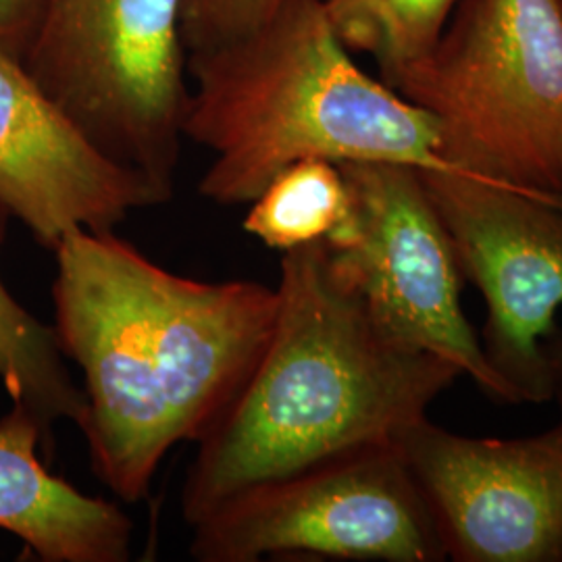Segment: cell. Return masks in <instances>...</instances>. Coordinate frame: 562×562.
Wrapping results in <instances>:
<instances>
[{"label": "cell", "instance_id": "obj_12", "mask_svg": "<svg viewBox=\"0 0 562 562\" xmlns=\"http://www.w3.org/2000/svg\"><path fill=\"white\" fill-rule=\"evenodd\" d=\"M13 213L0 199V246ZM0 382L15 406L41 423L44 434L57 422L80 427L86 394L76 385L53 325L38 322L0 280Z\"/></svg>", "mask_w": 562, "mask_h": 562}, {"label": "cell", "instance_id": "obj_1", "mask_svg": "<svg viewBox=\"0 0 562 562\" xmlns=\"http://www.w3.org/2000/svg\"><path fill=\"white\" fill-rule=\"evenodd\" d=\"M53 252V327L81 369L92 469L140 503L167 452L201 440L261 357L278 292L181 278L115 232L76 227Z\"/></svg>", "mask_w": 562, "mask_h": 562}, {"label": "cell", "instance_id": "obj_5", "mask_svg": "<svg viewBox=\"0 0 562 562\" xmlns=\"http://www.w3.org/2000/svg\"><path fill=\"white\" fill-rule=\"evenodd\" d=\"M183 0H36L21 65L104 159L171 201L188 106Z\"/></svg>", "mask_w": 562, "mask_h": 562}, {"label": "cell", "instance_id": "obj_8", "mask_svg": "<svg viewBox=\"0 0 562 562\" xmlns=\"http://www.w3.org/2000/svg\"><path fill=\"white\" fill-rule=\"evenodd\" d=\"M462 276L487 304L483 352L515 404L552 401L543 341L562 306V199L477 176L419 169Z\"/></svg>", "mask_w": 562, "mask_h": 562}, {"label": "cell", "instance_id": "obj_7", "mask_svg": "<svg viewBox=\"0 0 562 562\" xmlns=\"http://www.w3.org/2000/svg\"><path fill=\"white\" fill-rule=\"evenodd\" d=\"M338 167L350 209L323 240L334 271L396 340L454 364L492 401L515 404L462 313L461 265L422 171L398 162Z\"/></svg>", "mask_w": 562, "mask_h": 562}, {"label": "cell", "instance_id": "obj_4", "mask_svg": "<svg viewBox=\"0 0 562 562\" xmlns=\"http://www.w3.org/2000/svg\"><path fill=\"white\" fill-rule=\"evenodd\" d=\"M394 90L438 121L459 173L562 199V0H461Z\"/></svg>", "mask_w": 562, "mask_h": 562}, {"label": "cell", "instance_id": "obj_15", "mask_svg": "<svg viewBox=\"0 0 562 562\" xmlns=\"http://www.w3.org/2000/svg\"><path fill=\"white\" fill-rule=\"evenodd\" d=\"M285 0H183L181 36L188 55L236 41L269 20Z\"/></svg>", "mask_w": 562, "mask_h": 562}, {"label": "cell", "instance_id": "obj_2", "mask_svg": "<svg viewBox=\"0 0 562 562\" xmlns=\"http://www.w3.org/2000/svg\"><path fill=\"white\" fill-rule=\"evenodd\" d=\"M278 313L261 357L199 440L181 494L192 527L259 483L380 443L461 371L387 334L311 241L281 259Z\"/></svg>", "mask_w": 562, "mask_h": 562}, {"label": "cell", "instance_id": "obj_13", "mask_svg": "<svg viewBox=\"0 0 562 562\" xmlns=\"http://www.w3.org/2000/svg\"><path fill=\"white\" fill-rule=\"evenodd\" d=\"M461 0H323L325 13L350 53L378 63L392 90L425 59Z\"/></svg>", "mask_w": 562, "mask_h": 562}, {"label": "cell", "instance_id": "obj_3", "mask_svg": "<svg viewBox=\"0 0 562 562\" xmlns=\"http://www.w3.org/2000/svg\"><path fill=\"white\" fill-rule=\"evenodd\" d=\"M183 138L211 153L199 192L250 204L304 159L454 171L431 113L352 59L323 0H285L246 36L188 55Z\"/></svg>", "mask_w": 562, "mask_h": 562}, {"label": "cell", "instance_id": "obj_11", "mask_svg": "<svg viewBox=\"0 0 562 562\" xmlns=\"http://www.w3.org/2000/svg\"><path fill=\"white\" fill-rule=\"evenodd\" d=\"M44 436L15 404L0 419V529L44 562L130 561V517L53 475L38 450Z\"/></svg>", "mask_w": 562, "mask_h": 562}, {"label": "cell", "instance_id": "obj_6", "mask_svg": "<svg viewBox=\"0 0 562 562\" xmlns=\"http://www.w3.org/2000/svg\"><path fill=\"white\" fill-rule=\"evenodd\" d=\"M271 554L436 562L440 529L396 443H380L259 483L192 525L190 557L255 562Z\"/></svg>", "mask_w": 562, "mask_h": 562}, {"label": "cell", "instance_id": "obj_9", "mask_svg": "<svg viewBox=\"0 0 562 562\" xmlns=\"http://www.w3.org/2000/svg\"><path fill=\"white\" fill-rule=\"evenodd\" d=\"M396 446L459 562H562V419L513 440L452 434L429 422Z\"/></svg>", "mask_w": 562, "mask_h": 562}, {"label": "cell", "instance_id": "obj_14", "mask_svg": "<svg viewBox=\"0 0 562 562\" xmlns=\"http://www.w3.org/2000/svg\"><path fill=\"white\" fill-rule=\"evenodd\" d=\"M350 194L338 162L304 159L285 167L250 202L244 229L276 250L322 241L340 225Z\"/></svg>", "mask_w": 562, "mask_h": 562}, {"label": "cell", "instance_id": "obj_16", "mask_svg": "<svg viewBox=\"0 0 562 562\" xmlns=\"http://www.w3.org/2000/svg\"><path fill=\"white\" fill-rule=\"evenodd\" d=\"M36 18V0H0V50L21 60Z\"/></svg>", "mask_w": 562, "mask_h": 562}, {"label": "cell", "instance_id": "obj_17", "mask_svg": "<svg viewBox=\"0 0 562 562\" xmlns=\"http://www.w3.org/2000/svg\"><path fill=\"white\" fill-rule=\"evenodd\" d=\"M543 355L550 371V385H552V401L559 402L562 413V325L554 327L550 338L543 341Z\"/></svg>", "mask_w": 562, "mask_h": 562}, {"label": "cell", "instance_id": "obj_10", "mask_svg": "<svg viewBox=\"0 0 562 562\" xmlns=\"http://www.w3.org/2000/svg\"><path fill=\"white\" fill-rule=\"evenodd\" d=\"M0 199L50 250L76 227L115 232L134 211L167 202L138 176L104 159L21 60L2 50Z\"/></svg>", "mask_w": 562, "mask_h": 562}]
</instances>
